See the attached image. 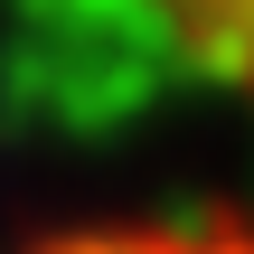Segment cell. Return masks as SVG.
Instances as JSON below:
<instances>
[{"instance_id":"7a4b0ae2","label":"cell","mask_w":254,"mask_h":254,"mask_svg":"<svg viewBox=\"0 0 254 254\" xmlns=\"http://www.w3.org/2000/svg\"><path fill=\"white\" fill-rule=\"evenodd\" d=\"M28 254H254L245 226H179V217H132V226H66Z\"/></svg>"},{"instance_id":"6da1fadb","label":"cell","mask_w":254,"mask_h":254,"mask_svg":"<svg viewBox=\"0 0 254 254\" xmlns=\"http://www.w3.org/2000/svg\"><path fill=\"white\" fill-rule=\"evenodd\" d=\"M141 9L170 28V47L198 75H217L236 104H254V0H141Z\"/></svg>"}]
</instances>
